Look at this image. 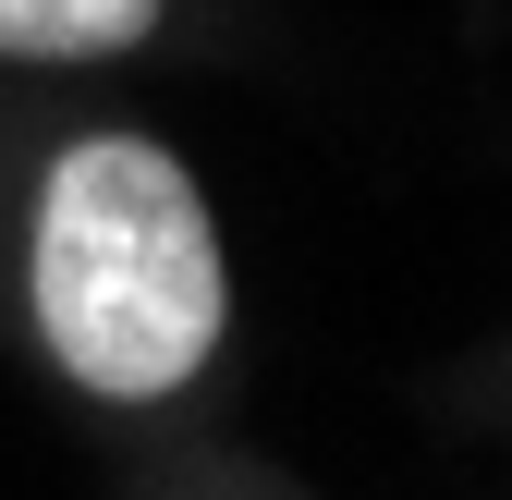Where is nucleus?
Returning a JSON list of instances; mask_svg holds the SVG:
<instances>
[{
  "instance_id": "f03ea898",
  "label": "nucleus",
  "mask_w": 512,
  "mask_h": 500,
  "mask_svg": "<svg viewBox=\"0 0 512 500\" xmlns=\"http://www.w3.org/2000/svg\"><path fill=\"white\" fill-rule=\"evenodd\" d=\"M171 25V0H0V61L13 74H98L135 61Z\"/></svg>"
},
{
  "instance_id": "f257e3e1",
  "label": "nucleus",
  "mask_w": 512,
  "mask_h": 500,
  "mask_svg": "<svg viewBox=\"0 0 512 500\" xmlns=\"http://www.w3.org/2000/svg\"><path fill=\"white\" fill-rule=\"evenodd\" d=\"M13 305L61 391L159 415L232 354V244L196 159L135 122L49 135L13 208Z\"/></svg>"
}]
</instances>
